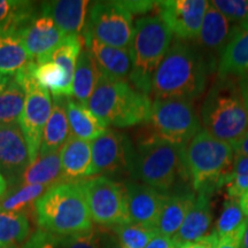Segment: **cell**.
<instances>
[{"label": "cell", "instance_id": "obj_32", "mask_svg": "<svg viewBox=\"0 0 248 248\" xmlns=\"http://www.w3.org/2000/svg\"><path fill=\"white\" fill-rule=\"evenodd\" d=\"M24 90L14 78L0 93V125L18 122L24 105Z\"/></svg>", "mask_w": 248, "mask_h": 248}, {"label": "cell", "instance_id": "obj_1", "mask_svg": "<svg viewBox=\"0 0 248 248\" xmlns=\"http://www.w3.org/2000/svg\"><path fill=\"white\" fill-rule=\"evenodd\" d=\"M212 68L200 48L188 42H172L152 79L155 99H184L193 101L204 92Z\"/></svg>", "mask_w": 248, "mask_h": 248}, {"label": "cell", "instance_id": "obj_4", "mask_svg": "<svg viewBox=\"0 0 248 248\" xmlns=\"http://www.w3.org/2000/svg\"><path fill=\"white\" fill-rule=\"evenodd\" d=\"M88 107L106 128L123 129L150 122L152 113L148 95L136 90L129 80L113 79L102 74Z\"/></svg>", "mask_w": 248, "mask_h": 248}, {"label": "cell", "instance_id": "obj_30", "mask_svg": "<svg viewBox=\"0 0 248 248\" xmlns=\"http://www.w3.org/2000/svg\"><path fill=\"white\" fill-rule=\"evenodd\" d=\"M44 185H23L6 191L0 199V212L24 213L29 208L33 209L36 201L48 190Z\"/></svg>", "mask_w": 248, "mask_h": 248}, {"label": "cell", "instance_id": "obj_18", "mask_svg": "<svg viewBox=\"0 0 248 248\" xmlns=\"http://www.w3.org/2000/svg\"><path fill=\"white\" fill-rule=\"evenodd\" d=\"M42 14L53 20L66 36L80 35L90 7L88 0H55L42 2Z\"/></svg>", "mask_w": 248, "mask_h": 248}, {"label": "cell", "instance_id": "obj_29", "mask_svg": "<svg viewBox=\"0 0 248 248\" xmlns=\"http://www.w3.org/2000/svg\"><path fill=\"white\" fill-rule=\"evenodd\" d=\"M33 76L53 97L70 98V95H73V84L68 80L66 71L57 62L46 61L40 64L36 63Z\"/></svg>", "mask_w": 248, "mask_h": 248}, {"label": "cell", "instance_id": "obj_34", "mask_svg": "<svg viewBox=\"0 0 248 248\" xmlns=\"http://www.w3.org/2000/svg\"><path fill=\"white\" fill-rule=\"evenodd\" d=\"M110 229L125 248H145L157 233L155 229H150L131 222L115 225Z\"/></svg>", "mask_w": 248, "mask_h": 248}, {"label": "cell", "instance_id": "obj_50", "mask_svg": "<svg viewBox=\"0 0 248 248\" xmlns=\"http://www.w3.org/2000/svg\"><path fill=\"white\" fill-rule=\"evenodd\" d=\"M6 191H7V179L0 172V199H1V197L5 194Z\"/></svg>", "mask_w": 248, "mask_h": 248}, {"label": "cell", "instance_id": "obj_42", "mask_svg": "<svg viewBox=\"0 0 248 248\" xmlns=\"http://www.w3.org/2000/svg\"><path fill=\"white\" fill-rule=\"evenodd\" d=\"M123 5L128 8V11L133 14H146L151 11L156 2L154 1H122Z\"/></svg>", "mask_w": 248, "mask_h": 248}, {"label": "cell", "instance_id": "obj_22", "mask_svg": "<svg viewBox=\"0 0 248 248\" xmlns=\"http://www.w3.org/2000/svg\"><path fill=\"white\" fill-rule=\"evenodd\" d=\"M63 183L89 177L92 163L91 142L69 136L60 150Z\"/></svg>", "mask_w": 248, "mask_h": 248}, {"label": "cell", "instance_id": "obj_5", "mask_svg": "<svg viewBox=\"0 0 248 248\" xmlns=\"http://www.w3.org/2000/svg\"><path fill=\"white\" fill-rule=\"evenodd\" d=\"M128 171L133 179L161 192L170 190L179 178H187L183 166L182 147L151 136L131 145Z\"/></svg>", "mask_w": 248, "mask_h": 248}, {"label": "cell", "instance_id": "obj_41", "mask_svg": "<svg viewBox=\"0 0 248 248\" xmlns=\"http://www.w3.org/2000/svg\"><path fill=\"white\" fill-rule=\"evenodd\" d=\"M218 244V235L214 231L213 233L207 234L206 237L201 238V239L193 241V243L186 244L181 248H216Z\"/></svg>", "mask_w": 248, "mask_h": 248}, {"label": "cell", "instance_id": "obj_46", "mask_svg": "<svg viewBox=\"0 0 248 248\" xmlns=\"http://www.w3.org/2000/svg\"><path fill=\"white\" fill-rule=\"evenodd\" d=\"M239 86H240L241 94H243L245 106H246V109L248 113V76L239 79Z\"/></svg>", "mask_w": 248, "mask_h": 248}, {"label": "cell", "instance_id": "obj_28", "mask_svg": "<svg viewBox=\"0 0 248 248\" xmlns=\"http://www.w3.org/2000/svg\"><path fill=\"white\" fill-rule=\"evenodd\" d=\"M30 61L32 60L17 31L9 29L0 32V74L15 76Z\"/></svg>", "mask_w": 248, "mask_h": 248}, {"label": "cell", "instance_id": "obj_49", "mask_svg": "<svg viewBox=\"0 0 248 248\" xmlns=\"http://www.w3.org/2000/svg\"><path fill=\"white\" fill-rule=\"evenodd\" d=\"M11 80H12L11 76H6V75H2V74H0V93L7 88L9 83H11Z\"/></svg>", "mask_w": 248, "mask_h": 248}, {"label": "cell", "instance_id": "obj_51", "mask_svg": "<svg viewBox=\"0 0 248 248\" xmlns=\"http://www.w3.org/2000/svg\"><path fill=\"white\" fill-rule=\"evenodd\" d=\"M4 248H18V247H4Z\"/></svg>", "mask_w": 248, "mask_h": 248}, {"label": "cell", "instance_id": "obj_36", "mask_svg": "<svg viewBox=\"0 0 248 248\" xmlns=\"http://www.w3.org/2000/svg\"><path fill=\"white\" fill-rule=\"evenodd\" d=\"M247 217L244 215L241 209L239 200L229 199L224 204V208L222 210L221 216L216 224V234L218 238L231 233L240 228L246 221Z\"/></svg>", "mask_w": 248, "mask_h": 248}, {"label": "cell", "instance_id": "obj_15", "mask_svg": "<svg viewBox=\"0 0 248 248\" xmlns=\"http://www.w3.org/2000/svg\"><path fill=\"white\" fill-rule=\"evenodd\" d=\"M124 190L129 221L156 230L159 216L168 194L137 182H126Z\"/></svg>", "mask_w": 248, "mask_h": 248}, {"label": "cell", "instance_id": "obj_13", "mask_svg": "<svg viewBox=\"0 0 248 248\" xmlns=\"http://www.w3.org/2000/svg\"><path fill=\"white\" fill-rule=\"evenodd\" d=\"M24 48L37 64L46 59L64 39V35L52 18L46 15L33 14L17 30Z\"/></svg>", "mask_w": 248, "mask_h": 248}, {"label": "cell", "instance_id": "obj_31", "mask_svg": "<svg viewBox=\"0 0 248 248\" xmlns=\"http://www.w3.org/2000/svg\"><path fill=\"white\" fill-rule=\"evenodd\" d=\"M30 223L27 214L0 212V248L16 247L28 239Z\"/></svg>", "mask_w": 248, "mask_h": 248}, {"label": "cell", "instance_id": "obj_27", "mask_svg": "<svg viewBox=\"0 0 248 248\" xmlns=\"http://www.w3.org/2000/svg\"><path fill=\"white\" fill-rule=\"evenodd\" d=\"M20 184L44 185L47 187L63 183L62 179L60 152L38 155L21 175Z\"/></svg>", "mask_w": 248, "mask_h": 248}, {"label": "cell", "instance_id": "obj_16", "mask_svg": "<svg viewBox=\"0 0 248 248\" xmlns=\"http://www.w3.org/2000/svg\"><path fill=\"white\" fill-rule=\"evenodd\" d=\"M235 27L209 1L197 40L201 52L213 67L216 61L218 62L219 57L230 42Z\"/></svg>", "mask_w": 248, "mask_h": 248}, {"label": "cell", "instance_id": "obj_40", "mask_svg": "<svg viewBox=\"0 0 248 248\" xmlns=\"http://www.w3.org/2000/svg\"><path fill=\"white\" fill-rule=\"evenodd\" d=\"M246 223V221H245ZM245 223L237 230L231 232V233L224 235V237L218 238V244L216 248H240L241 237H243Z\"/></svg>", "mask_w": 248, "mask_h": 248}, {"label": "cell", "instance_id": "obj_37", "mask_svg": "<svg viewBox=\"0 0 248 248\" xmlns=\"http://www.w3.org/2000/svg\"><path fill=\"white\" fill-rule=\"evenodd\" d=\"M210 4L234 26L248 27L247 0H213Z\"/></svg>", "mask_w": 248, "mask_h": 248}, {"label": "cell", "instance_id": "obj_11", "mask_svg": "<svg viewBox=\"0 0 248 248\" xmlns=\"http://www.w3.org/2000/svg\"><path fill=\"white\" fill-rule=\"evenodd\" d=\"M92 221L104 228L129 223L125 190L107 176L79 181Z\"/></svg>", "mask_w": 248, "mask_h": 248}, {"label": "cell", "instance_id": "obj_7", "mask_svg": "<svg viewBox=\"0 0 248 248\" xmlns=\"http://www.w3.org/2000/svg\"><path fill=\"white\" fill-rule=\"evenodd\" d=\"M173 33L157 15H144L135 23L130 55L129 83L150 97L152 79L172 44Z\"/></svg>", "mask_w": 248, "mask_h": 248}, {"label": "cell", "instance_id": "obj_8", "mask_svg": "<svg viewBox=\"0 0 248 248\" xmlns=\"http://www.w3.org/2000/svg\"><path fill=\"white\" fill-rule=\"evenodd\" d=\"M35 68L36 62L30 61L14 76V79L22 86L26 94L22 113L18 119V125L22 130L29 148L30 164L35 162L38 157L43 132L52 110L49 91L37 82L33 76Z\"/></svg>", "mask_w": 248, "mask_h": 248}, {"label": "cell", "instance_id": "obj_14", "mask_svg": "<svg viewBox=\"0 0 248 248\" xmlns=\"http://www.w3.org/2000/svg\"><path fill=\"white\" fill-rule=\"evenodd\" d=\"M131 142L122 133L106 130L100 137L91 141L92 163L89 177L128 169Z\"/></svg>", "mask_w": 248, "mask_h": 248}, {"label": "cell", "instance_id": "obj_2", "mask_svg": "<svg viewBox=\"0 0 248 248\" xmlns=\"http://www.w3.org/2000/svg\"><path fill=\"white\" fill-rule=\"evenodd\" d=\"M37 224L59 238L83 233L93 229L80 182L53 185L33 206Z\"/></svg>", "mask_w": 248, "mask_h": 248}, {"label": "cell", "instance_id": "obj_48", "mask_svg": "<svg viewBox=\"0 0 248 248\" xmlns=\"http://www.w3.org/2000/svg\"><path fill=\"white\" fill-rule=\"evenodd\" d=\"M240 202V206H241V209H243V213L244 215L248 217V192L246 194H244L243 197H241V199L239 200Z\"/></svg>", "mask_w": 248, "mask_h": 248}, {"label": "cell", "instance_id": "obj_44", "mask_svg": "<svg viewBox=\"0 0 248 248\" xmlns=\"http://www.w3.org/2000/svg\"><path fill=\"white\" fill-rule=\"evenodd\" d=\"M145 248H176V245L173 243L172 238L156 233Z\"/></svg>", "mask_w": 248, "mask_h": 248}, {"label": "cell", "instance_id": "obj_43", "mask_svg": "<svg viewBox=\"0 0 248 248\" xmlns=\"http://www.w3.org/2000/svg\"><path fill=\"white\" fill-rule=\"evenodd\" d=\"M99 235H100L101 248H125L113 232L99 230Z\"/></svg>", "mask_w": 248, "mask_h": 248}, {"label": "cell", "instance_id": "obj_23", "mask_svg": "<svg viewBox=\"0 0 248 248\" xmlns=\"http://www.w3.org/2000/svg\"><path fill=\"white\" fill-rule=\"evenodd\" d=\"M195 198L197 195L192 190H181L168 194L156 224L157 233L169 238L177 233L186 215L193 206Z\"/></svg>", "mask_w": 248, "mask_h": 248}, {"label": "cell", "instance_id": "obj_3", "mask_svg": "<svg viewBox=\"0 0 248 248\" xmlns=\"http://www.w3.org/2000/svg\"><path fill=\"white\" fill-rule=\"evenodd\" d=\"M201 125L218 140L233 146L248 132V113L239 79L218 76L201 107Z\"/></svg>", "mask_w": 248, "mask_h": 248}, {"label": "cell", "instance_id": "obj_19", "mask_svg": "<svg viewBox=\"0 0 248 248\" xmlns=\"http://www.w3.org/2000/svg\"><path fill=\"white\" fill-rule=\"evenodd\" d=\"M212 224V207L208 192H198L197 198L190 212L177 233L172 237L176 248L193 243L208 234Z\"/></svg>", "mask_w": 248, "mask_h": 248}, {"label": "cell", "instance_id": "obj_45", "mask_svg": "<svg viewBox=\"0 0 248 248\" xmlns=\"http://www.w3.org/2000/svg\"><path fill=\"white\" fill-rule=\"evenodd\" d=\"M234 155H241V156H248V132L240 139L239 141L233 145Z\"/></svg>", "mask_w": 248, "mask_h": 248}, {"label": "cell", "instance_id": "obj_10", "mask_svg": "<svg viewBox=\"0 0 248 248\" xmlns=\"http://www.w3.org/2000/svg\"><path fill=\"white\" fill-rule=\"evenodd\" d=\"M122 1H95L90 6L83 37L130 51L135 24Z\"/></svg>", "mask_w": 248, "mask_h": 248}, {"label": "cell", "instance_id": "obj_39", "mask_svg": "<svg viewBox=\"0 0 248 248\" xmlns=\"http://www.w3.org/2000/svg\"><path fill=\"white\" fill-rule=\"evenodd\" d=\"M22 248H60V238L39 229L30 235Z\"/></svg>", "mask_w": 248, "mask_h": 248}, {"label": "cell", "instance_id": "obj_35", "mask_svg": "<svg viewBox=\"0 0 248 248\" xmlns=\"http://www.w3.org/2000/svg\"><path fill=\"white\" fill-rule=\"evenodd\" d=\"M229 199L240 200L248 192V156L234 155L233 164L225 179Z\"/></svg>", "mask_w": 248, "mask_h": 248}, {"label": "cell", "instance_id": "obj_47", "mask_svg": "<svg viewBox=\"0 0 248 248\" xmlns=\"http://www.w3.org/2000/svg\"><path fill=\"white\" fill-rule=\"evenodd\" d=\"M240 248H248V217L246 218V223H245V229L243 237H241Z\"/></svg>", "mask_w": 248, "mask_h": 248}, {"label": "cell", "instance_id": "obj_33", "mask_svg": "<svg viewBox=\"0 0 248 248\" xmlns=\"http://www.w3.org/2000/svg\"><path fill=\"white\" fill-rule=\"evenodd\" d=\"M33 14L32 2L0 0V32L9 29L17 31Z\"/></svg>", "mask_w": 248, "mask_h": 248}, {"label": "cell", "instance_id": "obj_24", "mask_svg": "<svg viewBox=\"0 0 248 248\" xmlns=\"http://www.w3.org/2000/svg\"><path fill=\"white\" fill-rule=\"evenodd\" d=\"M69 98L53 97L51 115L43 132L42 145L38 155L60 152L61 147L70 136L67 116V101Z\"/></svg>", "mask_w": 248, "mask_h": 248}, {"label": "cell", "instance_id": "obj_26", "mask_svg": "<svg viewBox=\"0 0 248 248\" xmlns=\"http://www.w3.org/2000/svg\"><path fill=\"white\" fill-rule=\"evenodd\" d=\"M67 116L70 136L91 142L106 132L107 128L93 115L88 106L77 102L75 99H68Z\"/></svg>", "mask_w": 248, "mask_h": 248}, {"label": "cell", "instance_id": "obj_9", "mask_svg": "<svg viewBox=\"0 0 248 248\" xmlns=\"http://www.w3.org/2000/svg\"><path fill=\"white\" fill-rule=\"evenodd\" d=\"M150 122L155 136L179 147L202 129L193 101L184 99H155Z\"/></svg>", "mask_w": 248, "mask_h": 248}, {"label": "cell", "instance_id": "obj_21", "mask_svg": "<svg viewBox=\"0 0 248 248\" xmlns=\"http://www.w3.org/2000/svg\"><path fill=\"white\" fill-rule=\"evenodd\" d=\"M218 76L240 79L248 76V27H235L217 62Z\"/></svg>", "mask_w": 248, "mask_h": 248}, {"label": "cell", "instance_id": "obj_17", "mask_svg": "<svg viewBox=\"0 0 248 248\" xmlns=\"http://www.w3.org/2000/svg\"><path fill=\"white\" fill-rule=\"evenodd\" d=\"M29 166V148L18 122L0 125V170L15 178Z\"/></svg>", "mask_w": 248, "mask_h": 248}, {"label": "cell", "instance_id": "obj_6", "mask_svg": "<svg viewBox=\"0 0 248 248\" xmlns=\"http://www.w3.org/2000/svg\"><path fill=\"white\" fill-rule=\"evenodd\" d=\"M234 151L231 145L218 140L201 129L182 147L183 166L186 177L197 192H208L225 183L233 164Z\"/></svg>", "mask_w": 248, "mask_h": 248}, {"label": "cell", "instance_id": "obj_20", "mask_svg": "<svg viewBox=\"0 0 248 248\" xmlns=\"http://www.w3.org/2000/svg\"><path fill=\"white\" fill-rule=\"evenodd\" d=\"M83 39L85 47L97 62L102 75L113 79H129L131 71L130 51L102 44L91 37H83Z\"/></svg>", "mask_w": 248, "mask_h": 248}, {"label": "cell", "instance_id": "obj_25", "mask_svg": "<svg viewBox=\"0 0 248 248\" xmlns=\"http://www.w3.org/2000/svg\"><path fill=\"white\" fill-rule=\"evenodd\" d=\"M101 77V71L89 49L82 48L76 62L73 79V95L79 104L88 106L95 86Z\"/></svg>", "mask_w": 248, "mask_h": 248}, {"label": "cell", "instance_id": "obj_12", "mask_svg": "<svg viewBox=\"0 0 248 248\" xmlns=\"http://www.w3.org/2000/svg\"><path fill=\"white\" fill-rule=\"evenodd\" d=\"M209 1L167 0L157 1L159 16L179 40H197Z\"/></svg>", "mask_w": 248, "mask_h": 248}, {"label": "cell", "instance_id": "obj_38", "mask_svg": "<svg viewBox=\"0 0 248 248\" xmlns=\"http://www.w3.org/2000/svg\"><path fill=\"white\" fill-rule=\"evenodd\" d=\"M60 248H101L99 230H92L70 237L60 238Z\"/></svg>", "mask_w": 248, "mask_h": 248}]
</instances>
